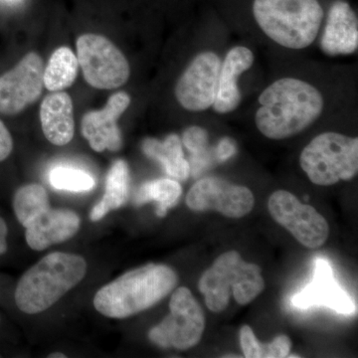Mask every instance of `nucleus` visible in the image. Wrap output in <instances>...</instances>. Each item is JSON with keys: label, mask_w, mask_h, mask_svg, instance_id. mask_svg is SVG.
I'll list each match as a JSON object with an SVG mask.
<instances>
[{"label": "nucleus", "mask_w": 358, "mask_h": 358, "mask_svg": "<svg viewBox=\"0 0 358 358\" xmlns=\"http://www.w3.org/2000/svg\"><path fill=\"white\" fill-rule=\"evenodd\" d=\"M326 107V95L319 86L303 78L284 76L261 92L254 122L268 140H286L310 128Z\"/></svg>", "instance_id": "obj_1"}, {"label": "nucleus", "mask_w": 358, "mask_h": 358, "mask_svg": "<svg viewBox=\"0 0 358 358\" xmlns=\"http://www.w3.org/2000/svg\"><path fill=\"white\" fill-rule=\"evenodd\" d=\"M169 266L150 264L134 268L103 286L94 296V307L112 319H127L154 307L178 285Z\"/></svg>", "instance_id": "obj_2"}, {"label": "nucleus", "mask_w": 358, "mask_h": 358, "mask_svg": "<svg viewBox=\"0 0 358 358\" xmlns=\"http://www.w3.org/2000/svg\"><path fill=\"white\" fill-rule=\"evenodd\" d=\"M252 13L270 41L296 51L317 41L324 18L319 0H254Z\"/></svg>", "instance_id": "obj_3"}, {"label": "nucleus", "mask_w": 358, "mask_h": 358, "mask_svg": "<svg viewBox=\"0 0 358 358\" xmlns=\"http://www.w3.org/2000/svg\"><path fill=\"white\" fill-rule=\"evenodd\" d=\"M87 263L81 256L56 252L45 256L18 282L15 303L21 312H44L84 279Z\"/></svg>", "instance_id": "obj_4"}, {"label": "nucleus", "mask_w": 358, "mask_h": 358, "mask_svg": "<svg viewBox=\"0 0 358 358\" xmlns=\"http://www.w3.org/2000/svg\"><path fill=\"white\" fill-rule=\"evenodd\" d=\"M16 218L25 228L28 246L42 251L67 241L79 231V216L68 209H53L43 186L31 183L21 186L13 199Z\"/></svg>", "instance_id": "obj_5"}, {"label": "nucleus", "mask_w": 358, "mask_h": 358, "mask_svg": "<svg viewBox=\"0 0 358 358\" xmlns=\"http://www.w3.org/2000/svg\"><path fill=\"white\" fill-rule=\"evenodd\" d=\"M199 288L204 294L207 308L221 313L229 303L230 289L237 303L248 305L262 293L265 281L258 265L245 262L238 252L229 251L219 256L205 271Z\"/></svg>", "instance_id": "obj_6"}, {"label": "nucleus", "mask_w": 358, "mask_h": 358, "mask_svg": "<svg viewBox=\"0 0 358 358\" xmlns=\"http://www.w3.org/2000/svg\"><path fill=\"white\" fill-rule=\"evenodd\" d=\"M300 166L315 185L331 186L358 173V138L338 131L317 134L301 150Z\"/></svg>", "instance_id": "obj_7"}, {"label": "nucleus", "mask_w": 358, "mask_h": 358, "mask_svg": "<svg viewBox=\"0 0 358 358\" xmlns=\"http://www.w3.org/2000/svg\"><path fill=\"white\" fill-rule=\"evenodd\" d=\"M77 58L85 80L93 88L117 89L129 79L131 68L126 56L102 35H81L77 39Z\"/></svg>", "instance_id": "obj_8"}, {"label": "nucleus", "mask_w": 358, "mask_h": 358, "mask_svg": "<svg viewBox=\"0 0 358 358\" xmlns=\"http://www.w3.org/2000/svg\"><path fill=\"white\" fill-rule=\"evenodd\" d=\"M169 315L152 327L148 338L160 348L185 350L199 343L205 329L204 312L189 289L178 288L169 301Z\"/></svg>", "instance_id": "obj_9"}, {"label": "nucleus", "mask_w": 358, "mask_h": 358, "mask_svg": "<svg viewBox=\"0 0 358 358\" xmlns=\"http://www.w3.org/2000/svg\"><path fill=\"white\" fill-rule=\"evenodd\" d=\"M221 61L222 57L212 49L199 52L190 60L174 88L176 101L182 109L203 113L213 107Z\"/></svg>", "instance_id": "obj_10"}, {"label": "nucleus", "mask_w": 358, "mask_h": 358, "mask_svg": "<svg viewBox=\"0 0 358 358\" xmlns=\"http://www.w3.org/2000/svg\"><path fill=\"white\" fill-rule=\"evenodd\" d=\"M268 208L275 222L310 249L322 246L329 238V226L313 206L301 203L293 193L278 190L271 195Z\"/></svg>", "instance_id": "obj_11"}, {"label": "nucleus", "mask_w": 358, "mask_h": 358, "mask_svg": "<svg viewBox=\"0 0 358 358\" xmlns=\"http://www.w3.org/2000/svg\"><path fill=\"white\" fill-rule=\"evenodd\" d=\"M186 204L193 211H217L226 217L242 218L255 204L253 193L244 185H234L216 176L197 180L186 196Z\"/></svg>", "instance_id": "obj_12"}, {"label": "nucleus", "mask_w": 358, "mask_h": 358, "mask_svg": "<svg viewBox=\"0 0 358 358\" xmlns=\"http://www.w3.org/2000/svg\"><path fill=\"white\" fill-rule=\"evenodd\" d=\"M44 63L30 52L13 69L0 76V114L17 115L38 100L43 90Z\"/></svg>", "instance_id": "obj_13"}, {"label": "nucleus", "mask_w": 358, "mask_h": 358, "mask_svg": "<svg viewBox=\"0 0 358 358\" xmlns=\"http://www.w3.org/2000/svg\"><path fill=\"white\" fill-rule=\"evenodd\" d=\"M292 303L301 310L327 307L345 315L357 312L352 296L336 281L331 263L322 257L315 259L312 282L294 294Z\"/></svg>", "instance_id": "obj_14"}, {"label": "nucleus", "mask_w": 358, "mask_h": 358, "mask_svg": "<svg viewBox=\"0 0 358 358\" xmlns=\"http://www.w3.org/2000/svg\"><path fill=\"white\" fill-rule=\"evenodd\" d=\"M131 96L126 92H117L110 96L102 110H91L84 115L81 133L90 147L96 152L108 150L117 152L122 145V134L117 120L131 105Z\"/></svg>", "instance_id": "obj_15"}, {"label": "nucleus", "mask_w": 358, "mask_h": 358, "mask_svg": "<svg viewBox=\"0 0 358 358\" xmlns=\"http://www.w3.org/2000/svg\"><path fill=\"white\" fill-rule=\"evenodd\" d=\"M255 62L253 50L245 45H235L226 52L219 71L217 95L213 110L218 115H229L241 105L243 94L239 87L242 75Z\"/></svg>", "instance_id": "obj_16"}, {"label": "nucleus", "mask_w": 358, "mask_h": 358, "mask_svg": "<svg viewBox=\"0 0 358 358\" xmlns=\"http://www.w3.org/2000/svg\"><path fill=\"white\" fill-rule=\"evenodd\" d=\"M320 35V47L327 55H352L357 51V16L348 2H334Z\"/></svg>", "instance_id": "obj_17"}, {"label": "nucleus", "mask_w": 358, "mask_h": 358, "mask_svg": "<svg viewBox=\"0 0 358 358\" xmlns=\"http://www.w3.org/2000/svg\"><path fill=\"white\" fill-rule=\"evenodd\" d=\"M40 122L45 138L53 145H68L74 138L73 102L66 92H54L42 101Z\"/></svg>", "instance_id": "obj_18"}, {"label": "nucleus", "mask_w": 358, "mask_h": 358, "mask_svg": "<svg viewBox=\"0 0 358 358\" xmlns=\"http://www.w3.org/2000/svg\"><path fill=\"white\" fill-rule=\"evenodd\" d=\"M141 148L147 157L159 162L166 173L176 180L185 181L192 173L178 134H169L164 141L145 138Z\"/></svg>", "instance_id": "obj_19"}, {"label": "nucleus", "mask_w": 358, "mask_h": 358, "mask_svg": "<svg viewBox=\"0 0 358 358\" xmlns=\"http://www.w3.org/2000/svg\"><path fill=\"white\" fill-rule=\"evenodd\" d=\"M129 181L128 164L124 159L115 160L108 173L105 194L92 209V221L101 220L110 211L127 203L129 194Z\"/></svg>", "instance_id": "obj_20"}, {"label": "nucleus", "mask_w": 358, "mask_h": 358, "mask_svg": "<svg viewBox=\"0 0 358 358\" xmlns=\"http://www.w3.org/2000/svg\"><path fill=\"white\" fill-rule=\"evenodd\" d=\"M79 62L69 47H59L52 54L48 64L44 68V87L51 92L69 88L76 80Z\"/></svg>", "instance_id": "obj_21"}, {"label": "nucleus", "mask_w": 358, "mask_h": 358, "mask_svg": "<svg viewBox=\"0 0 358 358\" xmlns=\"http://www.w3.org/2000/svg\"><path fill=\"white\" fill-rule=\"evenodd\" d=\"M181 194L182 188L176 179H155L141 186L134 195V203L141 206L148 202H157V215L164 217L167 210L178 204Z\"/></svg>", "instance_id": "obj_22"}, {"label": "nucleus", "mask_w": 358, "mask_h": 358, "mask_svg": "<svg viewBox=\"0 0 358 358\" xmlns=\"http://www.w3.org/2000/svg\"><path fill=\"white\" fill-rule=\"evenodd\" d=\"M49 181L56 189L73 192H89L96 185L95 179L88 173L69 166H57L52 169Z\"/></svg>", "instance_id": "obj_23"}, {"label": "nucleus", "mask_w": 358, "mask_h": 358, "mask_svg": "<svg viewBox=\"0 0 358 358\" xmlns=\"http://www.w3.org/2000/svg\"><path fill=\"white\" fill-rule=\"evenodd\" d=\"M292 343L287 336H279L270 343H259L258 358L288 357Z\"/></svg>", "instance_id": "obj_24"}, {"label": "nucleus", "mask_w": 358, "mask_h": 358, "mask_svg": "<svg viewBox=\"0 0 358 358\" xmlns=\"http://www.w3.org/2000/svg\"><path fill=\"white\" fill-rule=\"evenodd\" d=\"M182 141L193 155H200L208 145V134L199 127H192L183 133Z\"/></svg>", "instance_id": "obj_25"}, {"label": "nucleus", "mask_w": 358, "mask_h": 358, "mask_svg": "<svg viewBox=\"0 0 358 358\" xmlns=\"http://www.w3.org/2000/svg\"><path fill=\"white\" fill-rule=\"evenodd\" d=\"M260 341L257 339L253 329L249 326H243L240 331V343L245 357L258 358V345Z\"/></svg>", "instance_id": "obj_26"}, {"label": "nucleus", "mask_w": 358, "mask_h": 358, "mask_svg": "<svg viewBox=\"0 0 358 358\" xmlns=\"http://www.w3.org/2000/svg\"><path fill=\"white\" fill-rule=\"evenodd\" d=\"M13 148V136L6 124L0 121V162H3L10 155Z\"/></svg>", "instance_id": "obj_27"}, {"label": "nucleus", "mask_w": 358, "mask_h": 358, "mask_svg": "<svg viewBox=\"0 0 358 358\" xmlns=\"http://www.w3.org/2000/svg\"><path fill=\"white\" fill-rule=\"evenodd\" d=\"M235 152H236V145H235L234 141L229 138H225L219 143L217 155L221 162H225L230 159L235 155Z\"/></svg>", "instance_id": "obj_28"}, {"label": "nucleus", "mask_w": 358, "mask_h": 358, "mask_svg": "<svg viewBox=\"0 0 358 358\" xmlns=\"http://www.w3.org/2000/svg\"><path fill=\"white\" fill-rule=\"evenodd\" d=\"M7 235L8 228L4 219L0 216V256L3 255L7 251Z\"/></svg>", "instance_id": "obj_29"}, {"label": "nucleus", "mask_w": 358, "mask_h": 358, "mask_svg": "<svg viewBox=\"0 0 358 358\" xmlns=\"http://www.w3.org/2000/svg\"><path fill=\"white\" fill-rule=\"evenodd\" d=\"M49 357L50 358H65L66 355H63V353H52V355H49Z\"/></svg>", "instance_id": "obj_30"}]
</instances>
